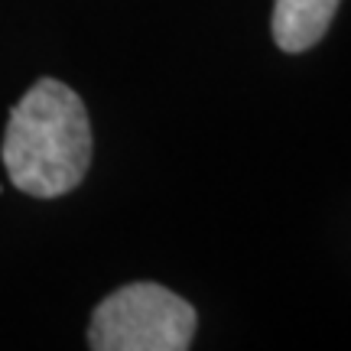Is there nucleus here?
<instances>
[{
    "label": "nucleus",
    "instance_id": "f03ea898",
    "mask_svg": "<svg viewBox=\"0 0 351 351\" xmlns=\"http://www.w3.org/2000/svg\"><path fill=\"white\" fill-rule=\"evenodd\" d=\"M195 335V309L156 283H130L101 302L88 345L95 351H182Z\"/></svg>",
    "mask_w": 351,
    "mask_h": 351
},
{
    "label": "nucleus",
    "instance_id": "7ed1b4c3",
    "mask_svg": "<svg viewBox=\"0 0 351 351\" xmlns=\"http://www.w3.org/2000/svg\"><path fill=\"white\" fill-rule=\"evenodd\" d=\"M339 0H276L274 39L283 52H306L326 36Z\"/></svg>",
    "mask_w": 351,
    "mask_h": 351
},
{
    "label": "nucleus",
    "instance_id": "f257e3e1",
    "mask_svg": "<svg viewBox=\"0 0 351 351\" xmlns=\"http://www.w3.org/2000/svg\"><path fill=\"white\" fill-rule=\"evenodd\" d=\"M3 166L10 182L33 199H59L91 166V124L75 91L39 78L10 111L3 134Z\"/></svg>",
    "mask_w": 351,
    "mask_h": 351
}]
</instances>
